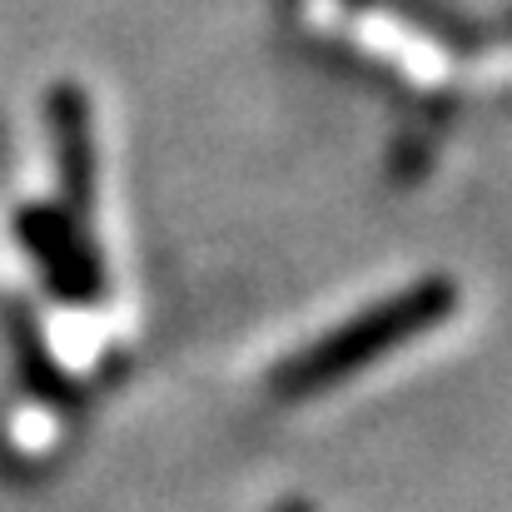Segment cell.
I'll use <instances>...</instances> for the list:
<instances>
[{
	"mask_svg": "<svg viewBox=\"0 0 512 512\" xmlns=\"http://www.w3.org/2000/svg\"><path fill=\"white\" fill-rule=\"evenodd\" d=\"M453 309V284L443 279H423L413 289H403L398 299H383L378 309L348 319L343 329L324 334L314 348H304L294 363H284L274 373V388L284 398H304V393H319L329 383H339L348 373H358L363 363H373L378 353L398 348V343L418 339L423 329L443 324Z\"/></svg>",
	"mask_w": 512,
	"mask_h": 512,
	"instance_id": "1",
	"label": "cell"
}]
</instances>
